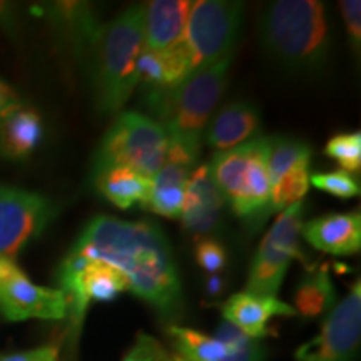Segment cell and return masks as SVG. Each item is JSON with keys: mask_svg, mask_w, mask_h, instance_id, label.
<instances>
[{"mask_svg": "<svg viewBox=\"0 0 361 361\" xmlns=\"http://www.w3.org/2000/svg\"><path fill=\"white\" fill-rule=\"evenodd\" d=\"M42 13L72 45L79 59L89 62L102 27L94 7L87 2H51L42 7Z\"/></svg>", "mask_w": 361, "mask_h": 361, "instance_id": "15", "label": "cell"}, {"mask_svg": "<svg viewBox=\"0 0 361 361\" xmlns=\"http://www.w3.org/2000/svg\"><path fill=\"white\" fill-rule=\"evenodd\" d=\"M303 214V201L295 202L279 213L251 261L245 293L255 296H276L291 261L301 259L306 264L300 246Z\"/></svg>", "mask_w": 361, "mask_h": 361, "instance_id": "8", "label": "cell"}, {"mask_svg": "<svg viewBox=\"0 0 361 361\" xmlns=\"http://www.w3.org/2000/svg\"><path fill=\"white\" fill-rule=\"evenodd\" d=\"M223 316L229 324L245 335L259 340L269 335L268 322L273 316H296L293 306L276 296H255L250 293L233 295L223 305Z\"/></svg>", "mask_w": 361, "mask_h": 361, "instance_id": "18", "label": "cell"}, {"mask_svg": "<svg viewBox=\"0 0 361 361\" xmlns=\"http://www.w3.org/2000/svg\"><path fill=\"white\" fill-rule=\"evenodd\" d=\"M0 29H4L6 32H16L17 29V16L16 8L11 4L0 2Z\"/></svg>", "mask_w": 361, "mask_h": 361, "instance_id": "34", "label": "cell"}, {"mask_svg": "<svg viewBox=\"0 0 361 361\" xmlns=\"http://www.w3.org/2000/svg\"><path fill=\"white\" fill-rule=\"evenodd\" d=\"M44 139V124L39 112L17 106L0 124V154L20 161L29 157Z\"/></svg>", "mask_w": 361, "mask_h": 361, "instance_id": "19", "label": "cell"}, {"mask_svg": "<svg viewBox=\"0 0 361 361\" xmlns=\"http://www.w3.org/2000/svg\"><path fill=\"white\" fill-rule=\"evenodd\" d=\"M92 183L101 196L119 209H129L134 204H139L144 209L151 192V179L126 168L104 171L102 174L92 178Z\"/></svg>", "mask_w": 361, "mask_h": 361, "instance_id": "22", "label": "cell"}, {"mask_svg": "<svg viewBox=\"0 0 361 361\" xmlns=\"http://www.w3.org/2000/svg\"><path fill=\"white\" fill-rule=\"evenodd\" d=\"M57 279L61 291L67 298V314H71L72 331L75 333L82 326L90 301L109 303L121 293L129 290L128 278L114 266L80 258L71 251L61 263Z\"/></svg>", "mask_w": 361, "mask_h": 361, "instance_id": "9", "label": "cell"}, {"mask_svg": "<svg viewBox=\"0 0 361 361\" xmlns=\"http://www.w3.org/2000/svg\"><path fill=\"white\" fill-rule=\"evenodd\" d=\"M168 147V134L154 119L135 111L119 112L99 142L90 179L114 168L130 169L152 179L166 162Z\"/></svg>", "mask_w": 361, "mask_h": 361, "instance_id": "6", "label": "cell"}, {"mask_svg": "<svg viewBox=\"0 0 361 361\" xmlns=\"http://www.w3.org/2000/svg\"><path fill=\"white\" fill-rule=\"evenodd\" d=\"M310 144L298 139L286 137V135H273L269 137V154H268V173L269 183L273 186L278 183L288 171L300 164L311 162Z\"/></svg>", "mask_w": 361, "mask_h": 361, "instance_id": "24", "label": "cell"}, {"mask_svg": "<svg viewBox=\"0 0 361 361\" xmlns=\"http://www.w3.org/2000/svg\"><path fill=\"white\" fill-rule=\"evenodd\" d=\"M71 252L114 266L128 278L129 290L173 319L183 306V288L168 238L149 221L96 216L87 223Z\"/></svg>", "mask_w": 361, "mask_h": 361, "instance_id": "1", "label": "cell"}, {"mask_svg": "<svg viewBox=\"0 0 361 361\" xmlns=\"http://www.w3.org/2000/svg\"><path fill=\"white\" fill-rule=\"evenodd\" d=\"M123 361H174V358L159 341L146 333H139Z\"/></svg>", "mask_w": 361, "mask_h": 361, "instance_id": "30", "label": "cell"}, {"mask_svg": "<svg viewBox=\"0 0 361 361\" xmlns=\"http://www.w3.org/2000/svg\"><path fill=\"white\" fill-rule=\"evenodd\" d=\"M361 338V286L351 288L324 318L313 340L296 351V361H355Z\"/></svg>", "mask_w": 361, "mask_h": 361, "instance_id": "11", "label": "cell"}, {"mask_svg": "<svg viewBox=\"0 0 361 361\" xmlns=\"http://www.w3.org/2000/svg\"><path fill=\"white\" fill-rule=\"evenodd\" d=\"M223 341L229 351L226 361H263L264 350L263 345L255 338H250L233 324L224 322L216 331V336Z\"/></svg>", "mask_w": 361, "mask_h": 361, "instance_id": "26", "label": "cell"}, {"mask_svg": "<svg viewBox=\"0 0 361 361\" xmlns=\"http://www.w3.org/2000/svg\"><path fill=\"white\" fill-rule=\"evenodd\" d=\"M17 106H20L17 94L13 92L11 85H7L6 82L0 80V124H2V121L6 119L8 112L16 109Z\"/></svg>", "mask_w": 361, "mask_h": 361, "instance_id": "33", "label": "cell"}, {"mask_svg": "<svg viewBox=\"0 0 361 361\" xmlns=\"http://www.w3.org/2000/svg\"><path fill=\"white\" fill-rule=\"evenodd\" d=\"M310 184L331 196L341 200H351L360 194V184L353 176L345 171H333V173H318L310 176Z\"/></svg>", "mask_w": 361, "mask_h": 361, "instance_id": "28", "label": "cell"}, {"mask_svg": "<svg viewBox=\"0 0 361 361\" xmlns=\"http://www.w3.org/2000/svg\"><path fill=\"white\" fill-rule=\"evenodd\" d=\"M69 305L61 290L34 284L13 261L0 259V314L7 322L62 319Z\"/></svg>", "mask_w": 361, "mask_h": 361, "instance_id": "12", "label": "cell"}, {"mask_svg": "<svg viewBox=\"0 0 361 361\" xmlns=\"http://www.w3.org/2000/svg\"><path fill=\"white\" fill-rule=\"evenodd\" d=\"M144 6H133L102 24L87 69L101 116H117L137 89L135 64L142 51Z\"/></svg>", "mask_w": 361, "mask_h": 361, "instance_id": "4", "label": "cell"}, {"mask_svg": "<svg viewBox=\"0 0 361 361\" xmlns=\"http://www.w3.org/2000/svg\"><path fill=\"white\" fill-rule=\"evenodd\" d=\"M261 128V116L258 107L247 101H233L224 104L209 119L204 139L207 146L226 151L239 144L255 139Z\"/></svg>", "mask_w": 361, "mask_h": 361, "instance_id": "17", "label": "cell"}, {"mask_svg": "<svg viewBox=\"0 0 361 361\" xmlns=\"http://www.w3.org/2000/svg\"><path fill=\"white\" fill-rule=\"evenodd\" d=\"M169 335L174 345L178 346L179 353L188 361H226L229 356V351L223 341L196 329L171 326Z\"/></svg>", "mask_w": 361, "mask_h": 361, "instance_id": "23", "label": "cell"}, {"mask_svg": "<svg viewBox=\"0 0 361 361\" xmlns=\"http://www.w3.org/2000/svg\"><path fill=\"white\" fill-rule=\"evenodd\" d=\"M224 200L211 178L209 166L202 164L192 169L186 183L184 207L180 221L183 229L196 239L209 238L218 231Z\"/></svg>", "mask_w": 361, "mask_h": 361, "instance_id": "13", "label": "cell"}, {"mask_svg": "<svg viewBox=\"0 0 361 361\" xmlns=\"http://www.w3.org/2000/svg\"><path fill=\"white\" fill-rule=\"evenodd\" d=\"M56 216L57 204L51 197L0 184V259H16Z\"/></svg>", "mask_w": 361, "mask_h": 361, "instance_id": "10", "label": "cell"}, {"mask_svg": "<svg viewBox=\"0 0 361 361\" xmlns=\"http://www.w3.org/2000/svg\"><path fill=\"white\" fill-rule=\"evenodd\" d=\"M259 40L271 61L290 74H319L331 49L324 6L316 0L269 4L259 19Z\"/></svg>", "mask_w": 361, "mask_h": 361, "instance_id": "3", "label": "cell"}, {"mask_svg": "<svg viewBox=\"0 0 361 361\" xmlns=\"http://www.w3.org/2000/svg\"><path fill=\"white\" fill-rule=\"evenodd\" d=\"M340 11L345 19L346 32H348L350 47L356 56H360L361 49V2L360 0H343Z\"/></svg>", "mask_w": 361, "mask_h": 361, "instance_id": "31", "label": "cell"}, {"mask_svg": "<svg viewBox=\"0 0 361 361\" xmlns=\"http://www.w3.org/2000/svg\"><path fill=\"white\" fill-rule=\"evenodd\" d=\"M207 291L211 293V295H218V293L223 290V281H221V278L218 276V274H213V276L207 278Z\"/></svg>", "mask_w": 361, "mask_h": 361, "instance_id": "35", "label": "cell"}, {"mask_svg": "<svg viewBox=\"0 0 361 361\" xmlns=\"http://www.w3.org/2000/svg\"><path fill=\"white\" fill-rule=\"evenodd\" d=\"M338 303L336 290L333 286L326 264H310L305 278L295 291L296 314L303 318H318L328 314Z\"/></svg>", "mask_w": 361, "mask_h": 361, "instance_id": "21", "label": "cell"}, {"mask_svg": "<svg viewBox=\"0 0 361 361\" xmlns=\"http://www.w3.org/2000/svg\"><path fill=\"white\" fill-rule=\"evenodd\" d=\"M189 166L183 162L166 159L162 168L152 176L151 192L144 209L152 211L157 216L171 219H180L184 207V192L191 174Z\"/></svg>", "mask_w": 361, "mask_h": 361, "instance_id": "20", "label": "cell"}, {"mask_svg": "<svg viewBox=\"0 0 361 361\" xmlns=\"http://www.w3.org/2000/svg\"><path fill=\"white\" fill-rule=\"evenodd\" d=\"M269 137L255 139L233 149L218 151L209 173L224 202L238 218L258 229L268 219L271 183L268 173Z\"/></svg>", "mask_w": 361, "mask_h": 361, "instance_id": "5", "label": "cell"}, {"mask_svg": "<svg viewBox=\"0 0 361 361\" xmlns=\"http://www.w3.org/2000/svg\"><path fill=\"white\" fill-rule=\"evenodd\" d=\"M233 57L194 72L174 89L142 90V102L151 119L168 134V156L192 168L201 151L202 135L216 104L224 92Z\"/></svg>", "mask_w": 361, "mask_h": 361, "instance_id": "2", "label": "cell"}, {"mask_svg": "<svg viewBox=\"0 0 361 361\" xmlns=\"http://www.w3.org/2000/svg\"><path fill=\"white\" fill-rule=\"evenodd\" d=\"M174 361H188V360H184V358H183V356H176V358H174Z\"/></svg>", "mask_w": 361, "mask_h": 361, "instance_id": "36", "label": "cell"}, {"mask_svg": "<svg viewBox=\"0 0 361 361\" xmlns=\"http://www.w3.org/2000/svg\"><path fill=\"white\" fill-rule=\"evenodd\" d=\"M324 154L335 159L345 173H358L361 168V133H346L329 139Z\"/></svg>", "mask_w": 361, "mask_h": 361, "instance_id": "27", "label": "cell"}, {"mask_svg": "<svg viewBox=\"0 0 361 361\" xmlns=\"http://www.w3.org/2000/svg\"><path fill=\"white\" fill-rule=\"evenodd\" d=\"M303 236L314 250L335 256H351L361 247V216L353 213H333L308 221Z\"/></svg>", "mask_w": 361, "mask_h": 361, "instance_id": "16", "label": "cell"}, {"mask_svg": "<svg viewBox=\"0 0 361 361\" xmlns=\"http://www.w3.org/2000/svg\"><path fill=\"white\" fill-rule=\"evenodd\" d=\"M243 12V2L197 0L191 4L183 44L191 59L192 74L234 56Z\"/></svg>", "mask_w": 361, "mask_h": 361, "instance_id": "7", "label": "cell"}, {"mask_svg": "<svg viewBox=\"0 0 361 361\" xmlns=\"http://www.w3.org/2000/svg\"><path fill=\"white\" fill-rule=\"evenodd\" d=\"M191 4L188 0H154L144 6L142 47L164 52L184 40Z\"/></svg>", "mask_w": 361, "mask_h": 361, "instance_id": "14", "label": "cell"}, {"mask_svg": "<svg viewBox=\"0 0 361 361\" xmlns=\"http://www.w3.org/2000/svg\"><path fill=\"white\" fill-rule=\"evenodd\" d=\"M310 164H300L271 186L268 218L303 200L310 189Z\"/></svg>", "mask_w": 361, "mask_h": 361, "instance_id": "25", "label": "cell"}, {"mask_svg": "<svg viewBox=\"0 0 361 361\" xmlns=\"http://www.w3.org/2000/svg\"><path fill=\"white\" fill-rule=\"evenodd\" d=\"M194 256H196L197 264L211 274L223 271L226 263H228V256H226L224 247L211 238L197 239Z\"/></svg>", "mask_w": 361, "mask_h": 361, "instance_id": "29", "label": "cell"}, {"mask_svg": "<svg viewBox=\"0 0 361 361\" xmlns=\"http://www.w3.org/2000/svg\"><path fill=\"white\" fill-rule=\"evenodd\" d=\"M59 348L57 346H39V348L20 351V353L4 355L0 356V361H57Z\"/></svg>", "mask_w": 361, "mask_h": 361, "instance_id": "32", "label": "cell"}]
</instances>
